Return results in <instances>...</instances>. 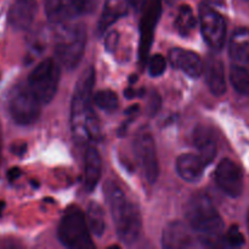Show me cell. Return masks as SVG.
I'll list each match as a JSON object with an SVG mask.
<instances>
[{
	"mask_svg": "<svg viewBox=\"0 0 249 249\" xmlns=\"http://www.w3.org/2000/svg\"><path fill=\"white\" fill-rule=\"evenodd\" d=\"M94 84L95 71L89 66L78 79L71 104V129L78 145L88 146L102 140L100 121L91 105Z\"/></svg>",
	"mask_w": 249,
	"mask_h": 249,
	"instance_id": "1",
	"label": "cell"
},
{
	"mask_svg": "<svg viewBox=\"0 0 249 249\" xmlns=\"http://www.w3.org/2000/svg\"><path fill=\"white\" fill-rule=\"evenodd\" d=\"M185 218L199 245L220 247L224 241V221L208 195H194L185 206Z\"/></svg>",
	"mask_w": 249,
	"mask_h": 249,
	"instance_id": "2",
	"label": "cell"
},
{
	"mask_svg": "<svg viewBox=\"0 0 249 249\" xmlns=\"http://www.w3.org/2000/svg\"><path fill=\"white\" fill-rule=\"evenodd\" d=\"M104 194L119 240L124 245L133 246L138 242L142 231V218L138 206L133 203L121 186L112 180L105 184Z\"/></svg>",
	"mask_w": 249,
	"mask_h": 249,
	"instance_id": "3",
	"label": "cell"
},
{
	"mask_svg": "<svg viewBox=\"0 0 249 249\" xmlns=\"http://www.w3.org/2000/svg\"><path fill=\"white\" fill-rule=\"evenodd\" d=\"M87 45V28L83 23L58 24L55 53L58 62L67 70H74L82 61Z\"/></svg>",
	"mask_w": 249,
	"mask_h": 249,
	"instance_id": "4",
	"label": "cell"
},
{
	"mask_svg": "<svg viewBox=\"0 0 249 249\" xmlns=\"http://www.w3.org/2000/svg\"><path fill=\"white\" fill-rule=\"evenodd\" d=\"M58 241L71 249L94 248L88 228L87 219L79 207L71 206L66 209L57 229Z\"/></svg>",
	"mask_w": 249,
	"mask_h": 249,
	"instance_id": "5",
	"label": "cell"
},
{
	"mask_svg": "<svg viewBox=\"0 0 249 249\" xmlns=\"http://www.w3.org/2000/svg\"><path fill=\"white\" fill-rule=\"evenodd\" d=\"M61 70L57 61L45 58L29 74L27 87L41 105L53 101L58 89Z\"/></svg>",
	"mask_w": 249,
	"mask_h": 249,
	"instance_id": "6",
	"label": "cell"
},
{
	"mask_svg": "<svg viewBox=\"0 0 249 249\" xmlns=\"http://www.w3.org/2000/svg\"><path fill=\"white\" fill-rule=\"evenodd\" d=\"M41 104L32 94L27 84H17L12 88L7 99V108L14 122L18 125H31L40 114Z\"/></svg>",
	"mask_w": 249,
	"mask_h": 249,
	"instance_id": "7",
	"label": "cell"
},
{
	"mask_svg": "<svg viewBox=\"0 0 249 249\" xmlns=\"http://www.w3.org/2000/svg\"><path fill=\"white\" fill-rule=\"evenodd\" d=\"M134 150L146 180L150 184H155L160 174V165H158L155 139L147 126H143L136 133Z\"/></svg>",
	"mask_w": 249,
	"mask_h": 249,
	"instance_id": "8",
	"label": "cell"
},
{
	"mask_svg": "<svg viewBox=\"0 0 249 249\" xmlns=\"http://www.w3.org/2000/svg\"><path fill=\"white\" fill-rule=\"evenodd\" d=\"M199 23L202 36L209 48L214 51L221 50L225 44L228 31L223 15L208 2H202L199 6Z\"/></svg>",
	"mask_w": 249,
	"mask_h": 249,
	"instance_id": "9",
	"label": "cell"
},
{
	"mask_svg": "<svg viewBox=\"0 0 249 249\" xmlns=\"http://www.w3.org/2000/svg\"><path fill=\"white\" fill-rule=\"evenodd\" d=\"M215 182L219 189L228 196H241L243 191V172L240 165L230 158H225L218 164L215 169Z\"/></svg>",
	"mask_w": 249,
	"mask_h": 249,
	"instance_id": "10",
	"label": "cell"
},
{
	"mask_svg": "<svg viewBox=\"0 0 249 249\" xmlns=\"http://www.w3.org/2000/svg\"><path fill=\"white\" fill-rule=\"evenodd\" d=\"M162 0H150L145 4L143 16L141 18V36L139 46V57L141 63L146 62L150 53L156 26L162 15Z\"/></svg>",
	"mask_w": 249,
	"mask_h": 249,
	"instance_id": "11",
	"label": "cell"
},
{
	"mask_svg": "<svg viewBox=\"0 0 249 249\" xmlns=\"http://www.w3.org/2000/svg\"><path fill=\"white\" fill-rule=\"evenodd\" d=\"M44 4L48 19L58 26L84 14L89 7V0H44Z\"/></svg>",
	"mask_w": 249,
	"mask_h": 249,
	"instance_id": "12",
	"label": "cell"
},
{
	"mask_svg": "<svg viewBox=\"0 0 249 249\" xmlns=\"http://www.w3.org/2000/svg\"><path fill=\"white\" fill-rule=\"evenodd\" d=\"M194 231L182 221H172L162 233V246L165 249L192 248L196 246Z\"/></svg>",
	"mask_w": 249,
	"mask_h": 249,
	"instance_id": "13",
	"label": "cell"
},
{
	"mask_svg": "<svg viewBox=\"0 0 249 249\" xmlns=\"http://www.w3.org/2000/svg\"><path fill=\"white\" fill-rule=\"evenodd\" d=\"M169 61L173 67L182 71L190 78H198L203 72L201 57L196 53L186 49H172L169 53Z\"/></svg>",
	"mask_w": 249,
	"mask_h": 249,
	"instance_id": "14",
	"label": "cell"
},
{
	"mask_svg": "<svg viewBox=\"0 0 249 249\" xmlns=\"http://www.w3.org/2000/svg\"><path fill=\"white\" fill-rule=\"evenodd\" d=\"M38 4L36 0H15L9 11V22L12 28L26 31L36 18Z\"/></svg>",
	"mask_w": 249,
	"mask_h": 249,
	"instance_id": "15",
	"label": "cell"
},
{
	"mask_svg": "<svg viewBox=\"0 0 249 249\" xmlns=\"http://www.w3.org/2000/svg\"><path fill=\"white\" fill-rule=\"evenodd\" d=\"M102 174V160L95 146L88 145L84 155L83 186L87 192H91L99 184Z\"/></svg>",
	"mask_w": 249,
	"mask_h": 249,
	"instance_id": "16",
	"label": "cell"
},
{
	"mask_svg": "<svg viewBox=\"0 0 249 249\" xmlns=\"http://www.w3.org/2000/svg\"><path fill=\"white\" fill-rule=\"evenodd\" d=\"M204 78L209 90L215 96H223L226 91L225 70L223 61L216 56H209L203 65Z\"/></svg>",
	"mask_w": 249,
	"mask_h": 249,
	"instance_id": "17",
	"label": "cell"
},
{
	"mask_svg": "<svg viewBox=\"0 0 249 249\" xmlns=\"http://www.w3.org/2000/svg\"><path fill=\"white\" fill-rule=\"evenodd\" d=\"M194 143L204 164H211L215 158L216 151H218L216 139L212 129L203 124L197 125L194 130Z\"/></svg>",
	"mask_w": 249,
	"mask_h": 249,
	"instance_id": "18",
	"label": "cell"
},
{
	"mask_svg": "<svg viewBox=\"0 0 249 249\" xmlns=\"http://www.w3.org/2000/svg\"><path fill=\"white\" fill-rule=\"evenodd\" d=\"M229 53L232 63L249 70V28H238L233 32Z\"/></svg>",
	"mask_w": 249,
	"mask_h": 249,
	"instance_id": "19",
	"label": "cell"
},
{
	"mask_svg": "<svg viewBox=\"0 0 249 249\" xmlns=\"http://www.w3.org/2000/svg\"><path fill=\"white\" fill-rule=\"evenodd\" d=\"M177 172L181 179L187 182H196L203 174L206 164L199 155L195 153H184L177 160Z\"/></svg>",
	"mask_w": 249,
	"mask_h": 249,
	"instance_id": "20",
	"label": "cell"
},
{
	"mask_svg": "<svg viewBox=\"0 0 249 249\" xmlns=\"http://www.w3.org/2000/svg\"><path fill=\"white\" fill-rule=\"evenodd\" d=\"M130 6V0H106L99 21L100 33H105L114 22L125 16Z\"/></svg>",
	"mask_w": 249,
	"mask_h": 249,
	"instance_id": "21",
	"label": "cell"
},
{
	"mask_svg": "<svg viewBox=\"0 0 249 249\" xmlns=\"http://www.w3.org/2000/svg\"><path fill=\"white\" fill-rule=\"evenodd\" d=\"M87 224L90 232L95 236H102L106 228L105 223V213L102 207L97 202H90L87 208Z\"/></svg>",
	"mask_w": 249,
	"mask_h": 249,
	"instance_id": "22",
	"label": "cell"
},
{
	"mask_svg": "<svg viewBox=\"0 0 249 249\" xmlns=\"http://www.w3.org/2000/svg\"><path fill=\"white\" fill-rule=\"evenodd\" d=\"M197 24V19L195 17L194 11L189 5H182L180 6L179 11H178L177 18H175L174 26L175 29L180 36H189L192 31L195 29Z\"/></svg>",
	"mask_w": 249,
	"mask_h": 249,
	"instance_id": "23",
	"label": "cell"
},
{
	"mask_svg": "<svg viewBox=\"0 0 249 249\" xmlns=\"http://www.w3.org/2000/svg\"><path fill=\"white\" fill-rule=\"evenodd\" d=\"M230 80L233 89L241 95L249 96V70L243 66L232 63L230 70Z\"/></svg>",
	"mask_w": 249,
	"mask_h": 249,
	"instance_id": "24",
	"label": "cell"
},
{
	"mask_svg": "<svg viewBox=\"0 0 249 249\" xmlns=\"http://www.w3.org/2000/svg\"><path fill=\"white\" fill-rule=\"evenodd\" d=\"M92 102H94L100 109H102V111L105 112H108V113H112V112L116 111L119 106V100L117 94L108 89L97 91L96 94L92 96Z\"/></svg>",
	"mask_w": 249,
	"mask_h": 249,
	"instance_id": "25",
	"label": "cell"
},
{
	"mask_svg": "<svg viewBox=\"0 0 249 249\" xmlns=\"http://www.w3.org/2000/svg\"><path fill=\"white\" fill-rule=\"evenodd\" d=\"M167 70V61L160 53H156L151 57L150 63H148V72L152 77H160Z\"/></svg>",
	"mask_w": 249,
	"mask_h": 249,
	"instance_id": "26",
	"label": "cell"
},
{
	"mask_svg": "<svg viewBox=\"0 0 249 249\" xmlns=\"http://www.w3.org/2000/svg\"><path fill=\"white\" fill-rule=\"evenodd\" d=\"M224 241H225L229 247H241V246L245 245V237H243L242 232H241L237 225H232L229 229Z\"/></svg>",
	"mask_w": 249,
	"mask_h": 249,
	"instance_id": "27",
	"label": "cell"
},
{
	"mask_svg": "<svg viewBox=\"0 0 249 249\" xmlns=\"http://www.w3.org/2000/svg\"><path fill=\"white\" fill-rule=\"evenodd\" d=\"M160 96L157 92H152L147 104V112L151 117L156 116L160 108Z\"/></svg>",
	"mask_w": 249,
	"mask_h": 249,
	"instance_id": "28",
	"label": "cell"
},
{
	"mask_svg": "<svg viewBox=\"0 0 249 249\" xmlns=\"http://www.w3.org/2000/svg\"><path fill=\"white\" fill-rule=\"evenodd\" d=\"M118 41V33L117 32H111L106 36V40H105V45L108 51H113Z\"/></svg>",
	"mask_w": 249,
	"mask_h": 249,
	"instance_id": "29",
	"label": "cell"
},
{
	"mask_svg": "<svg viewBox=\"0 0 249 249\" xmlns=\"http://www.w3.org/2000/svg\"><path fill=\"white\" fill-rule=\"evenodd\" d=\"M19 175H21V170H19L18 168H11V169L7 172V178H9L10 181H14V180H16Z\"/></svg>",
	"mask_w": 249,
	"mask_h": 249,
	"instance_id": "30",
	"label": "cell"
},
{
	"mask_svg": "<svg viewBox=\"0 0 249 249\" xmlns=\"http://www.w3.org/2000/svg\"><path fill=\"white\" fill-rule=\"evenodd\" d=\"M141 91H143V90H139V91H138V90L131 89V88H128V89L124 91V94H125V96L128 97V99H134V97L140 96L141 94H139V92H141Z\"/></svg>",
	"mask_w": 249,
	"mask_h": 249,
	"instance_id": "31",
	"label": "cell"
},
{
	"mask_svg": "<svg viewBox=\"0 0 249 249\" xmlns=\"http://www.w3.org/2000/svg\"><path fill=\"white\" fill-rule=\"evenodd\" d=\"M26 148H27L26 143H21V145L12 146L11 151L15 153V155H23L24 151H26Z\"/></svg>",
	"mask_w": 249,
	"mask_h": 249,
	"instance_id": "32",
	"label": "cell"
},
{
	"mask_svg": "<svg viewBox=\"0 0 249 249\" xmlns=\"http://www.w3.org/2000/svg\"><path fill=\"white\" fill-rule=\"evenodd\" d=\"M130 2H131V6L135 7L136 10H140L141 7L145 6L146 0H130Z\"/></svg>",
	"mask_w": 249,
	"mask_h": 249,
	"instance_id": "33",
	"label": "cell"
},
{
	"mask_svg": "<svg viewBox=\"0 0 249 249\" xmlns=\"http://www.w3.org/2000/svg\"><path fill=\"white\" fill-rule=\"evenodd\" d=\"M5 209V202L4 201H0V216L2 215V212Z\"/></svg>",
	"mask_w": 249,
	"mask_h": 249,
	"instance_id": "34",
	"label": "cell"
},
{
	"mask_svg": "<svg viewBox=\"0 0 249 249\" xmlns=\"http://www.w3.org/2000/svg\"><path fill=\"white\" fill-rule=\"evenodd\" d=\"M247 225H248V231H249V211H248V214H247Z\"/></svg>",
	"mask_w": 249,
	"mask_h": 249,
	"instance_id": "35",
	"label": "cell"
},
{
	"mask_svg": "<svg viewBox=\"0 0 249 249\" xmlns=\"http://www.w3.org/2000/svg\"><path fill=\"white\" fill-rule=\"evenodd\" d=\"M168 2H174V1H177V0H167Z\"/></svg>",
	"mask_w": 249,
	"mask_h": 249,
	"instance_id": "36",
	"label": "cell"
},
{
	"mask_svg": "<svg viewBox=\"0 0 249 249\" xmlns=\"http://www.w3.org/2000/svg\"><path fill=\"white\" fill-rule=\"evenodd\" d=\"M0 160H1V148H0Z\"/></svg>",
	"mask_w": 249,
	"mask_h": 249,
	"instance_id": "37",
	"label": "cell"
},
{
	"mask_svg": "<svg viewBox=\"0 0 249 249\" xmlns=\"http://www.w3.org/2000/svg\"><path fill=\"white\" fill-rule=\"evenodd\" d=\"M247 1H248V2H249V0H247Z\"/></svg>",
	"mask_w": 249,
	"mask_h": 249,
	"instance_id": "38",
	"label": "cell"
}]
</instances>
